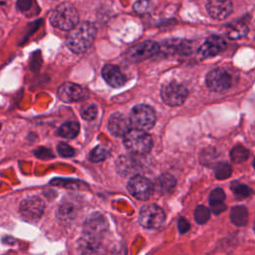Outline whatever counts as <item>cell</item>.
<instances>
[{
	"mask_svg": "<svg viewBox=\"0 0 255 255\" xmlns=\"http://www.w3.org/2000/svg\"><path fill=\"white\" fill-rule=\"evenodd\" d=\"M127 188L128 192L139 200H146L153 192V184L149 179L141 175H134L130 177Z\"/></svg>",
	"mask_w": 255,
	"mask_h": 255,
	"instance_id": "6",
	"label": "cell"
},
{
	"mask_svg": "<svg viewBox=\"0 0 255 255\" xmlns=\"http://www.w3.org/2000/svg\"><path fill=\"white\" fill-rule=\"evenodd\" d=\"M33 0H18L17 8L21 11H28L32 7Z\"/></svg>",
	"mask_w": 255,
	"mask_h": 255,
	"instance_id": "33",
	"label": "cell"
},
{
	"mask_svg": "<svg viewBox=\"0 0 255 255\" xmlns=\"http://www.w3.org/2000/svg\"><path fill=\"white\" fill-rule=\"evenodd\" d=\"M97 114H98V107L95 104H93V105H91L89 107H86L82 111V117L85 120H87V121L94 120L96 118Z\"/></svg>",
	"mask_w": 255,
	"mask_h": 255,
	"instance_id": "30",
	"label": "cell"
},
{
	"mask_svg": "<svg viewBox=\"0 0 255 255\" xmlns=\"http://www.w3.org/2000/svg\"><path fill=\"white\" fill-rule=\"evenodd\" d=\"M133 9L137 12V13H146L148 12L151 8H150V4L148 3V0H139L136 1L133 5Z\"/></svg>",
	"mask_w": 255,
	"mask_h": 255,
	"instance_id": "31",
	"label": "cell"
},
{
	"mask_svg": "<svg viewBox=\"0 0 255 255\" xmlns=\"http://www.w3.org/2000/svg\"><path fill=\"white\" fill-rule=\"evenodd\" d=\"M254 230H255V224H254Z\"/></svg>",
	"mask_w": 255,
	"mask_h": 255,
	"instance_id": "37",
	"label": "cell"
},
{
	"mask_svg": "<svg viewBox=\"0 0 255 255\" xmlns=\"http://www.w3.org/2000/svg\"><path fill=\"white\" fill-rule=\"evenodd\" d=\"M0 128H1V126H0Z\"/></svg>",
	"mask_w": 255,
	"mask_h": 255,
	"instance_id": "38",
	"label": "cell"
},
{
	"mask_svg": "<svg viewBox=\"0 0 255 255\" xmlns=\"http://www.w3.org/2000/svg\"><path fill=\"white\" fill-rule=\"evenodd\" d=\"M175 183H176V181L172 175L162 174L161 176H159L157 178L155 185L159 192L167 193L173 189V187L175 186Z\"/></svg>",
	"mask_w": 255,
	"mask_h": 255,
	"instance_id": "20",
	"label": "cell"
},
{
	"mask_svg": "<svg viewBox=\"0 0 255 255\" xmlns=\"http://www.w3.org/2000/svg\"><path fill=\"white\" fill-rule=\"evenodd\" d=\"M75 215H76L75 206H73L71 204L62 205L59 207V209L57 211L58 219L61 221H64V222L71 221L72 219H74Z\"/></svg>",
	"mask_w": 255,
	"mask_h": 255,
	"instance_id": "22",
	"label": "cell"
},
{
	"mask_svg": "<svg viewBox=\"0 0 255 255\" xmlns=\"http://www.w3.org/2000/svg\"><path fill=\"white\" fill-rule=\"evenodd\" d=\"M249 156V151L244 146L237 145L233 147L230 151V157L234 162H242L246 160Z\"/></svg>",
	"mask_w": 255,
	"mask_h": 255,
	"instance_id": "24",
	"label": "cell"
},
{
	"mask_svg": "<svg viewBox=\"0 0 255 255\" xmlns=\"http://www.w3.org/2000/svg\"><path fill=\"white\" fill-rule=\"evenodd\" d=\"M108 228V221L101 213L91 214L84 224V235L95 240H99Z\"/></svg>",
	"mask_w": 255,
	"mask_h": 255,
	"instance_id": "10",
	"label": "cell"
},
{
	"mask_svg": "<svg viewBox=\"0 0 255 255\" xmlns=\"http://www.w3.org/2000/svg\"><path fill=\"white\" fill-rule=\"evenodd\" d=\"M96 33L97 30L93 23L88 21L78 23L67 36V46L74 53H84L93 45Z\"/></svg>",
	"mask_w": 255,
	"mask_h": 255,
	"instance_id": "1",
	"label": "cell"
},
{
	"mask_svg": "<svg viewBox=\"0 0 255 255\" xmlns=\"http://www.w3.org/2000/svg\"><path fill=\"white\" fill-rule=\"evenodd\" d=\"M224 199H225V193H224L223 189H221V188H215L209 194V203H210V205L215 204V203H219V202H223Z\"/></svg>",
	"mask_w": 255,
	"mask_h": 255,
	"instance_id": "28",
	"label": "cell"
},
{
	"mask_svg": "<svg viewBox=\"0 0 255 255\" xmlns=\"http://www.w3.org/2000/svg\"><path fill=\"white\" fill-rule=\"evenodd\" d=\"M206 9L212 18L223 20L231 14L233 6L230 0H209L206 4Z\"/></svg>",
	"mask_w": 255,
	"mask_h": 255,
	"instance_id": "14",
	"label": "cell"
},
{
	"mask_svg": "<svg viewBox=\"0 0 255 255\" xmlns=\"http://www.w3.org/2000/svg\"><path fill=\"white\" fill-rule=\"evenodd\" d=\"M189 227H190V225H189V223H188V221H187L186 219L180 218V219L178 220V230H179L180 233H185V232H187L188 229H189Z\"/></svg>",
	"mask_w": 255,
	"mask_h": 255,
	"instance_id": "34",
	"label": "cell"
},
{
	"mask_svg": "<svg viewBox=\"0 0 255 255\" xmlns=\"http://www.w3.org/2000/svg\"><path fill=\"white\" fill-rule=\"evenodd\" d=\"M230 187H231V189L233 190L235 196H236L238 199L246 198V197L250 196V195L253 193V190H252L249 186H247V185H245V184H243V183H241V182L234 181V182L231 184Z\"/></svg>",
	"mask_w": 255,
	"mask_h": 255,
	"instance_id": "23",
	"label": "cell"
},
{
	"mask_svg": "<svg viewBox=\"0 0 255 255\" xmlns=\"http://www.w3.org/2000/svg\"><path fill=\"white\" fill-rule=\"evenodd\" d=\"M126 148L132 154L143 155L150 151L152 147V138L143 129L130 128L124 136Z\"/></svg>",
	"mask_w": 255,
	"mask_h": 255,
	"instance_id": "3",
	"label": "cell"
},
{
	"mask_svg": "<svg viewBox=\"0 0 255 255\" xmlns=\"http://www.w3.org/2000/svg\"><path fill=\"white\" fill-rule=\"evenodd\" d=\"M160 46L154 41H143L134 46H132L127 54V57L131 62H141L144 61L157 52H159Z\"/></svg>",
	"mask_w": 255,
	"mask_h": 255,
	"instance_id": "7",
	"label": "cell"
},
{
	"mask_svg": "<svg viewBox=\"0 0 255 255\" xmlns=\"http://www.w3.org/2000/svg\"><path fill=\"white\" fill-rule=\"evenodd\" d=\"M133 155L132 156H130V155H121L118 158V160L116 162V167H117V170L120 174H122L124 176H127L128 174L132 173L136 169L137 164H136L135 157Z\"/></svg>",
	"mask_w": 255,
	"mask_h": 255,
	"instance_id": "17",
	"label": "cell"
},
{
	"mask_svg": "<svg viewBox=\"0 0 255 255\" xmlns=\"http://www.w3.org/2000/svg\"><path fill=\"white\" fill-rule=\"evenodd\" d=\"M80 130V125L77 122H67L65 124H63L57 133L65 138H74L78 135Z\"/></svg>",
	"mask_w": 255,
	"mask_h": 255,
	"instance_id": "19",
	"label": "cell"
},
{
	"mask_svg": "<svg viewBox=\"0 0 255 255\" xmlns=\"http://www.w3.org/2000/svg\"><path fill=\"white\" fill-rule=\"evenodd\" d=\"M109 155H110L109 147L105 144H100L91 150L89 154V158L94 162H99L106 159Z\"/></svg>",
	"mask_w": 255,
	"mask_h": 255,
	"instance_id": "21",
	"label": "cell"
},
{
	"mask_svg": "<svg viewBox=\"0 0 255 255\" xmlns=\"http://www.w3.org/2000/svg\"><path fill=\"white\" fill-rule=\"evenodd\" d=\"M50 22L56 28L70 31L79 23V13L71 3L65 2L52 11Z\"/></svg>",
	"mask_w": 255,
	"mask_h": 255,
	"instance_id": "2",
	"label": "cell"
},
{
	"mask_svg": "<svg viewBox=\"0 0 255 255\" xmlns=\"http://www.w3.org/2000/svg\"><path fill=\"white\" fill-rule=\"evenodd\" d=\"M232 168L227 162H220L216 165L214 173L217 179H226L231 175Z\"/></svg>",
	"mask_w": 255,
	"mask_h": 255,
	"instance_id": "25",
	"label": "cell"
},
{
	"mask_svg": "<svg viewBox=\"0 0 255 255\" xmlns=\"http://www.w3.org/2000/svg\"><path fill=\"white\" fill-rule=\"evenodd\" d=\"M165 220L164 211L155 204L144 205L138 216V221L144 228L156 229L159 228Z\"/></svg>",
	"mask_w": 255,
	"mask_h": 255,
	"instance_id": "5",
	"label": "cell"
},
{
	"mask_svg": "<svg viewBox=\"0 0 255 255\" xmlns=\"http://www.w3.org/2000/svg\"><path fill=\"white\" fill-rule=\"evenodd\" d=\"M129 121L133 128L146 130L154 126L156 115L151 107L147 105H137L132 108Z\"/></svg>",
	"mask_w": 255,
	"mask_h": 255,
	"instance_id": "4",
	"label": "cell"
},
{
	"mask_svg": "<svg viewBox=\"0 0 255 255\" xmlns=\"http://www.w3.org/2000/svg\"><path fill=\"white\" fill-rule=\"evenodd\" d=\"M210 217V213H209V210L207 207L203 206V205H200V206H197L195 211H194V218H195V221L199 224H204Z\"/></svg>",
	"mask_w": 255,
	"mask_h": 255,
	"instance_id": "27",
	"label": "cell"
},
{
	"mask_svg": "<svg viewBox=\"0 0 255 255\" xmlns=\"http://www.w3.org/2000/svg\"><path fill=\"white\" fill-rule=\"evenodd\" d=\"M102 76L113 88H120L126 83V77L123 75L120 68L115 65H106L102 70Z\"/></svg>",
	"mask_w": 255,
	"mask_h": 255,
	"instance_id": "16",
	"label": "cell"
},
{
	"mask_svg": "<svg viewBox=\"0 0 255 255\" xmlns=\"http://www.w3.org/2000/svg\"><path fill=\"white\" fill-rule=\"evenodd\" d=\"M19 210L24 219L29 221H36L43 215L45 210V203L40 197L31 196L22 200Z\"/></svg>",
	"mask_w": 255,
	"mask_h": 255,
	"instance_id": "9",
	"label": "cell"
},
{
	"mask_svg": "<svg viewBox=\"0 0 255 255\" xmlns=\"http://www.w3.org/2000/svg\"><path fill=\"white\" fill-rule=\"evenodd\" d=\"M88 96L87 89L75 83H64L58 89V97L67 103L81 102L86 100Z\"/></svg>",
	"mask_w": 255,
	"mask_h": 255,
	"instance_id": "11",
	"label": "cell"
},
{
	"mask_svg": "<svg viewBox=\"0 0 255 255\" xmlns=\"http://www.w3.org/2000/svg\"><path fill=\"white\" fill-rule=\"evenodd\" d=\"M211 211L215 214H219L222 211H224L226 209V205L223 202H219V203H215V204H211Z\"/></svg>",
	"mask_w": 255,
	"mask_h": 255,
	"instance_id": "35",
	"label": "cell"
},
{
	"mask_svg": "<svg viewBox=\"0 0 255 255\" xmlns=\"http://www.w3.org/2000/svg\"><path fill=\"white\" fill-rule=\"evenodd\" d=\"M57 150L61 156L71 157L75 154V149L66 142H60L57 146Z\"/></svg>",
	"mask_w": 255,
	"mask_h": 255,
	"instance_id": "29",
	"label": "cell"
},
{
	"mask_svg": "<svg viewBox=\"0 0 255 255\" xmlns=\"http://www.w3.org/2000/svg\"><path fill=\"white\" fill-rule=\"evenodd\" d=\"M248 32V28L245 25L237 24L235 26H230L227 30V35L229 38L237 39L240 37H243Z\"/></svg>",
	"mask_w": 255,
	"mask_h": 255,
	"instance_id": "26",
	"label": "cell"
},
{
	"mask_svg": "<svg viewBox=\"0 0 255 255\" xmlns=\"http://www.w3.org/2000/svg\"><path fill=\"white\" fill-rule=\"evenodd\" d=\"M253 166H254V168H255V158H254V161H253Z\"/></svg>",
	"mask_w": 255,
	"mask_h": 255,
	"instance_id": "36",
	"label": "cell"
},
{
	"mask_svg": "<svg viewBox=\"0 0 255 255\" xmlns=\"http://www.w3.org/2000/svg\"><path fill=\"white\" fill-rule=\"evenodd\" d=\"M110 132L118 137L125 136V134L130 129L131 124L129 119L121 113H116L111 116L108 124Z\"/></svg>",
	"mask_w": 255,
	"mask_h": 255,
	"instance_id": "15",
	"label": "cell"
},
{
	"mask_svg": "<svg viewBox=\"0 0 255 255\" xmlns=\"http://www.w3.org/2000/svg\"><path fill=\"white\" fill-rule=\"evenodd\" d=\"M226 48V42L219 36L212 35L198 49V55L201 59L214 57Z\"/></svg>",
	"mask_w": 255,
	"mask_h": 255,
	"instance_id": "13",
	"label": "cell"
},
{
	"mask_svg": "<svg viewBox=\"0 0 255 255\" xmlns=\"http://www.w3.org/2000/svg\"><path fill=\"white\" fill-rule=\"evenodd\" d=\"M230 220L237 226H243L248 221V211L246 207L242 205H236L232 207L230 211Z\"/></svg>",
	"mask_w": 255,
	"mask_h": 255,
	"instance_id": "18",
	"label": "cell"
},
{
	"mask_svg": "<svg viewBox=\"0 0 255 255\" xmlns=\"http://www.w3.org/2000/svg\"><path fill=\"white\" fill-rule=\"evenodd\" d=\"M186 88L178 83L171 82L161 89V99L168 106H179L187 97Z\"/></svg>",
	"mask_w": 255,
	"mask_h": 255,
	"instance_id": "8",
	"label": "cell"
},
{
	"mask_svg": "<svg viewBox=\"0 0 255 255\" xmlns=\"http://www.w3.org/2000/svg\"><path fill=\"white\" fill-rule=\"evenodd\" d=\"M206 85L213 92H224L231 86V77L224 69L217 68L206 76Z\"/></svg>",
	"mask_w": 255,
	"mask_h": 255,
	"instance_id": "12",
	"label": "cell"
},
{
	"mask_svg": "<svg viewBox=\"0 0 255 255\" xmlns=\"http://www.w3.org/2000/svg\"><path fill=\"white\" fill-rule=\"evenodd\" d=\"M35 155H37L40 158H44V159H48L53 156L51 151L45 147H40L39 149L35 150Z\"/></svg>",
	"mask_w": 255,
	"mask_h": 255,
	"instance_id": "32",
	"label": "cell"
}]
</instances>
